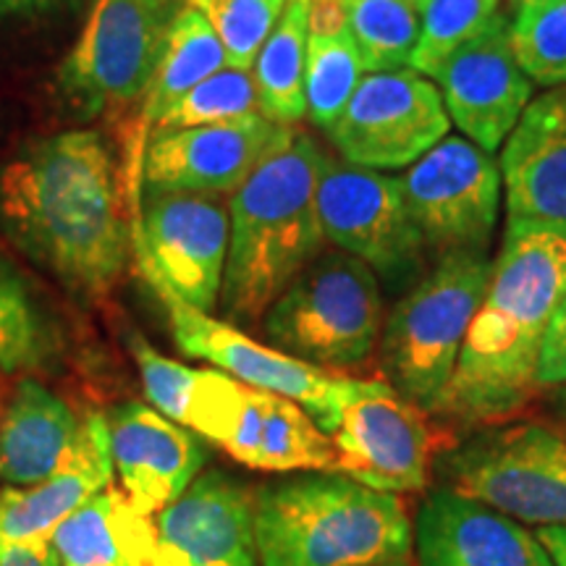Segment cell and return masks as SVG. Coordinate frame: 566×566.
Returning <instances> with one entry per match:
<instances>
[{
	"label": "cell",
	"instance_id": "6da1fadb",
	"mask_svg": "<svg viewBox=\"0 0 566 566\" xmlns=\"http://www.w3.org/2000/svg\"><path fill=\"white\" fill-rule=\"evenodd\" d=\"M132 192L95 129L42 137L0 168V221L71 292L103 300L132 254Z\"/></svg>",
	"mask_w": 566,
	"mask_h": 566
},
{
	"label": "cell",
	"instance_id": "7a4b0ae2",
	"mask_svg": "<svg viewBox=\"0 0 566 566\" xmlns=\"http://www.w3.org/2000/svg\"><path fill=\"white\" fill-rule=\"evenodd\" d=\"M566 294V229L509 221L504 250L433 415L475 428L520 412L537 391V359Z\"/></svg>",
	"mask_w": 566,
	"mask_h": 566
},
{
	"label": "cell",
	"instance_id": "3957f363",
	"mask_svg": "<svg viewBox=\"0 0 566 566\" xmlns=\"http://www.w3.org/2000/svg\"><path fill=\"white\" fill-rule=\"evenodd\" d=\"M325 153L296 129L254 168L229 202L221 313L231 325L263 321L286 286L323 254L317 179Z\"/></svg>",
	"mask_w": 566,
	"mask_h": 566
},
{
	"label": "cell",
	"instance_id": "277c9868",
	"mask_svg": "<svg viewBox=\"0 0 566 566\" xmlns=\"http://www.w3.org/2000/svg\"><path fill=\"white\" fill-rule=\"evenodd\" d=\"M260 566H380L412 558L405 501L342 472H294L252 506Z\"/></svg>",
	"mask_w": 566,
	"mask_h": 566
},
{
	"label": "cell",
	"instance_id": "5b68a950",
	"mask_svg": "<svg viewBox=\"0 0 566 566\" xmlns=\"http://www.w3.org/2000/svg\"><path fill=\"white\" fill-rule=\"evenodd\" d=\"M485 252L438 258L433 271L396 302L380 331V365L396 391L433 415L454 375L467 331L491 283Z\"/></svg>",
	"mask_w": 566,
	"mask_h": 566
},
{
	"label": "cell",
	"instance_id": "8992f818",
	"mask_svg": "<svg viewBox=\"0 0 566 566\" xmlns=\"http://www.w3.org/2000/svg\"><path fill=\"white\" fill-rule=\"evenodd\" d=\"M260 323L268 344L321 370L363 365L384 331L378 275L342 250L321 254Z\"/></svg>",
	"mask_w": 566,
	"mask_h": 566
},
{
	"label": "cell",
	"instance_id": "52a82bcc",
	"mask_svg": "<svg viewBox=\"0 0 566 566\" xmlns=\"http://www.w3.org/2000/svg\"><path fill=\"white\" fill-rule=\"evenodd\" d=\"M168 0H92L80 38L55 84L76 116L122 113L145 95L163 38Z\"/></svg>",
	"mask_w": 566,
	"mask_h": 566
},
{
	"label": "cell",
	"instance_id": "ba28073f",
	"mask_svg": "<svg viewBox=\"0 0 566 566\" xmlns=\"http://www.w3.org/2000/svg\"><path fill=\"white\" fill-rule=\"evenodd\" d=\"M446 485L516 522L566 527V438L546 424L488 430L451 451Z\"/></svg>",
	"mask_w": 566,
	"mask_h": 566
},
{
	"label": "cell",
	"instance_id": "9c48e42d",
	"mask_svg": "<svg viewBox=\"0 0 566 566\" xmlns=\"http://www.w3.org/2000/svg\"><path fill=\"white\" fill-rule=\"evenodd\" d=\"M132 254L155 294L212 315L229 258V210L218 197L142 195L132 208Z\"/></svg>",
	"mask_w": 566,
	"mask_h": 566
},
{
	"label": "cell",
	"instance_id": "30bf717a",
	"mask_svg": "<svg viewBox=\"0 0 566 566\" xmlns=\"http://www.w3.org/2000/svg\"><path fill=\"white\" fill-rule=\"evenodd\" d=\"M325 242L363 260L391 286H407L424 263V239L409 212L399 176L325 155L317 179Z\"/></svg>",
	"mask_w": 566,
	"mask_h": 566
},
{
	"label": "cell",
	"instance_id": "8fae6325",
	"mask_svg": "<svg viewBox=\"0 0 566 566\" xmlns=\"http://www.w3.org/2000/svg\"><path fill=\"white\" fill-rule=\"evenodd\" d=\"M336 472L386 493H420L430 478L433 436L424 412L386 380H349L334 428Z\"/></svg>",
	"mask_w": 566,
	"mask_h": 566
},
{
	"label": "cell",
	"instance_id": "7c38bea8",
	"mask_svg": "<svg viewBox=\"0 0 566 566\" xmlns=\"http://www.w3.org/2000/svg\"><path fill=\"white\" fill-rule=\"evenodd\" d=\"M441 90L412 69L363 76L328 137L342 160L370 171H401L449 134Z\"/></svg>",
	"mask_w": 566,
	"mask_h": 566
},
{
	"label": "cell",
	"instance_id": "4fadbf2b",
	"mask_svg": "<svg viewBox=\"0 0 566 566\" xmlns=\"http://www.w3.org/2000/svg\"><path fill=\"white\" fill-rule=\"evenodd\" d=\"M399 181L430 252H485L504 197V176L491 153L467 137H443Z\"/></svg>",
	"mask_w": 566,
	"mask_h": 566
},
{
	"label": "cell",
	"instance_id": "5bb4252c",
	"mask_svg": "<svg viewBox=\"0 0 566 566\" xmlns=\"http://www.w3.org/2000/svg\"><path fill=\"white\" fill-rule=\"evenodd\" d=\"M294 126L263 113L237 122L153 132L142 153V195L231 197Z\"/></svg>",
	"mask_w": 566,
	"mask_h": 566
},
{
	"label": "cell",
	"instance_id": "9a60e30c",
	"mask_svg": "<svg viewBox=\"0 0 566 566\" xmlns=\"http://www.w3.org/2000/svg\"><path fill=\"white\" fill-rule=\"evenodd\" d=\"M158 296L168 310L174 342L184 354L205 359L216 370L231 375L247 386L296 401L328 436V430L334 428L346 378H336L328 370L302 363L271 344L254 342L237 325L200 313L171 294Z\"/></svg>",
	"mask_w": 566,
	"mask_h": 566
},
{
	"label": "cell",
	"instance_id": "2e32d148",
	"mask_svg": "<svg viewBox=\"0 0 566 566\" xmlns=\"http://www.w3.org/2000/svg\"><path fill=\"white\" fill-rule=\"evenodd\" d=\"M254 493L223 470H208L153 516V541L137 566H258Z\"/></svg>",
	"mask_w": 566,
	"mask_h": 566
},
{
	"label": "cell",
	"instance_id": "e0dca14e",
	"mask_svg": "<svg viewBox=\"0 0 566 566\" xmlns=\"http://www.w3.org/2000/svg\"><path fill=\"white\" fill-rule=\"evenodd\" d=\"M436 80L451 124L491 155L509 139L533 97V80L516 61L501 13L443 63Z\"/></svg>",
	"mask_w": 566,
	"mask_h": 566
},
{
	"label": "cell",
	"instance_id": "ac0fdd59",
	"mask_svg": "<svg viewBox=\"0 0 566 566\" xmlns=\"http://www.w3.org/2000/svg\"><path fill=\"white\" fill-rule=\"evenodd\" d=\"M210 441L252 470L336 472L331 438L286 396L231 380L212 417Z\"/></svg>",
	"mask_w": 566,
	"mask_h": 566
},
{
	"label": "cell",
	"instance_id": "d6986e66",
	"mask_svg": "<svg viewBox=\"0 0 566 566\" xmlns=\"http://www.w3.org/2000/svg\"><path fill=\"white\" fill-rule=\"evenodd\" d=\"M105 422L122 491L139 514L163 512L202 475L208 451L200 436L155 407L126 401Z\"/></svg>",
	"mask_w": 566,
	"mask_h": 566
},
{
	"label": "cell",
	"instance_id": "ffe728a7",
	"mask_svg": "<svg viewBox=\"0 0 566 566\" xmlns=\"http://www.w3.org/2000/svg\"><path fill=\"white\" fill-rule=\"evenodd\" d=\"M412 527L417 566H551L530 530L449 485L424 495Z\"/></svg>",
	"mask_w": 566,
	"mask_h": 566
},
{
	"label": "cell",
	"instance_id": "44dd1931",
	"mask_svg": "<svg viewBox=\"0 0 566 566\" xmlns=\"http://www.w3.org/2000/svg\"><path fill=\"white\" fill-rule=\"evenodd\" d=\"M509 221L566 229V84L527 105L501 155Z\"/></svg>",
	"mask_w": 566,
	"mask_h": 566
},
{
	"label": "cell",
	"instance_id": "7402d4cb",
	"mask_svg": "<svg viewBox=\"0 0 566 566\" xmlns=\"http://www.w3.org/2000/svg\"><path fill=\"white\" fill-rule=\"evenodd\" d=\"M113 472L108 422L105 415H90L80 449L66 467L38 485L0 493V543L51 541L53 530L71 512L111 488Z\"/></svg>",
	"mask_w": 566,
	"mask_h": 566
},
{
	"label": "cell",
	"instance_id": "603a6c76",
	"mask_svg": "<svg viewBox=\"0 0 566 566\" xmlns=\"http://www.w3.org/2000/svg\"><path fill=\"white\" fill-rule=\"evenodd\" d=\"M84 436V420L59 394L21 378L0 420V480L30 488L71 462Z\"/></svg>",
	"mask_w": 566,
	"mask_h": 566
},
{
	"label": "cell",
	"instance_id": "cb8c5ba5",
	"mask_svg": "<svg viewBox=\"0 0 566 566\" xmlns=\"http://www.w3.org/2000/svg\"><path fill=\"white\" fill-rule=\"evenodd\" d=\"M153 516L139 514L122 488H105L53 530L61 566H137L153 541Z\"/></svg>",
	"mask_w": 566,
	"mask_h": 566
},
{
	"label": "cell",
	"instance_id": "d4e9b609",
	"mask_svg": "<svg viewBox=\"0 0 566 566\" xmlns=\"http://www.w3.org/2000/svg\"><path fill=\"white\" fill-rule=\"evenodd\" d=\"M229 66L223 42L218 40L210 21L187 3L168 21L158 63L145 87L139 126L142 134L153 129L155 122L189 90Z\"/></svg>",
	"mask_w": 566,
	"mask_h": 566
},
{
	"label": "cell",
	"instance_id": "484cf974",
	"mask_svg": "<svg viewBox=\"0 0 566 566\" xmlns=\"http://www.w3.org/2000/svg\"><path fill=\"white\" fill-rule=\"evenodd\" d=\"M310 0H286L279 24L252 66L260 113L275 124L296 126L307 116L304 69H307Z\"/></svg>",
	"mask_w": 566,
	"mask_h": 566
},
{
	"label": "cell",
	"instance_id": "4316f807",
	"mask_svg": "<svg viewBox=\"0 0 566 566\" xmlns=\"http://www.w3.org/2000/svg\"><path fill=\"white\" fill-rule=\"evenodd\" d=\"M344 11L367 74L409 66L420 38V11L409 0H344Z\"/></svg>",
	"mask_w": 566,
	"mask_h": 566
},
{
	"label": "cell",
	"instance_id": "83f0119b",
	"mask_svg": "<svg viewBox=\"0 0 566 566\" xmlns=\"http://www.w3.org/2000/svg\"><path fill=\"white\" fill-rule=\"evenodd\" d=\"M45 317L21 275L0 258V370L34 373L51 359Z\"/></svg>",
	"mask_w": 566,
	"mask_h": 566
},
{
	"label": "cell",
	"instance_id": "f1b7e54d",
	"mask_svg": "<svg viewBox=\"0 0 566 566\" xmlns=\"http://www.w3.org/2000/svg\"><path fill=\"white\" fill-rule=\"evenodd\" d=\"M499 3L501 0H428L409 69L436 80L443 63L485 30L499 13Z\"/></svg>",
	"mask_w": 566,
	"mask_h": 566
},
{
	"label": "cell",
	"instance_id": "f546056e",
	"mask_svg": "<svg viewBox=\"0 0 566 566\" xmlns=\"http://www.w3.org/2000/svg\"><path fill=\"white\" fill-rule=\"evenodd\" d=\"M260 113L258 87L252 71L226 66L181 95L171 108L155 122L153 132L192 129V126L237 122Z\"/></svg>",
	"mask_w": 566,
	"mask_h": 566
},
{
	"label": "cell",
	"instance_id": "4dcf8cb0",
	"mask_svg": "<svg viewBox=\"0 0 566 566\" xmlns=\"http://www.w3.org/2000/svg\"><path fill=\"white\" fill-rule=\"evenodd\" d=\"M223 42L229 66L252 71L286 0H189Z\"/></svg>",
	"mask_w": 566,
	"mask_h": 566
},
{
	"label": "cell",
	"instance_id": "1f68e13d",
	"mask_svg": "<svg viewBox=\"0 0 566 566\" xmlns=\"http://www.w3.org/2000/svg\"><path fill=\"white\" fill-rule=\"evenodd\" d=\"M509 38L530 80L546 87L566 84V0H551L541 9L514 17Z\"/></svg>",
	"mask_w": 566,
	"mask_h": 566
},
{
	"label": "cell",
	"instance_id": "d6a6232c",
	"mask_svg": "<svg viewBox=\"0 0 566 566\" xmlns=\"http://www.w3.org/2000/svg\"><path fill=\"white\" fill-rule=\"evenodd\" d=\"M132 357L137 363L142 386H145L147 399L158 409L160 415H166L168 420L179 422L187 428L189 409L195 401V386H197V373L195 367H187L176 359L163 357L150 342L134 336L132 338Z\"/></svg>",
	"mask_w": 566,
	"mask_h": 566
},
{
	"label": "cell",
	"instance_id": "836d02e7",
	"mask_svg": "<svg viewBox=\"0 0 566 566\" xmlns=\"http://www.w3.org/2000/svg\"><path fill=\"white\" fill-rule=\"evenodd\" d=\"M562 384H566V294L551 317L541 346V359H537V386Z\"/></svg>",
	"mask_w": 566,
	"mask_h": 566
},
{
	"label": "cell",
	"instance_id": "e575fe53",
	"mask_svg": "<svg viewBox=\"0 0 566 566\" xmlns=\"http://www.w3.org/2000/svg\"><path fill=\"white\" fill-rule=\"evenodd\" d=\"M0 566H61L51 541L0 543Z\"/></svg>",
	"mask_w": 566,
	"mask_h": 566
},
{
	"label": "cell",
	"instance_id": "d590c367",
	"mask_svg": "<svg viewBox=\"0 0 566 566\" xmlns=\"http://www.w3.org/2000/svg\"><path fill=\"white\" fill-rule=\"evenodd\" d=\"M69 0H0V21L6 19H30L61 9Z\"/></svg>",
	"mask_w": 566,
	"mask_h": 566
},
{
	"label": "cell",
	"instance_id": "8d00e7d4",
	"mask_svg": "<svg viewBox=\"0 0 566 566\" xmlns=\"http://www.w3.org/2000/svg\"><path fill=\"white\" fill-rule=\"evenodd\" d=\"M554 566H566V527H541L535 533Z\"/></svg>",
	"mask_w": 566,
	"mask_h": 566
},
{
	"label": "cell",
	"instance_id": "74e56055",
	"mask_svg": "<svg viewBox=\"0 0 566 566\" xmlns=\"http://www.w3.org/2000/svg\"><path fill=\"white\" fill-rule=\"evenodd\" d=\"M546 3H551V0H512V9H514L516 17H520V13L535 11V9H541V6H546Z\"/></svg>",
	"mask_w": 566,
	"mask_h": 566
},
{
	"label": "cell",
	"instance_id": "f35d334b",
	"mask_svg": "<svg viewBox=\"0 0 566 566\" xmlns=\"http://www.w3.org/2000/svg\"><path fill=\"white\" fill-rule=\"evenodd\" d=\"M380 566H415L412 558H401V562H391V564H380Z\"/></svg>",
	"mask_w": 566,
	"mask_h": 566
},
{
	"label": "cell",
	"instance_id": "ab89813d",
	"mask_svg": "<svg viewBox=\"0 0 566 566\" xmlns=\"http://www.w3.org/2000/svg\"><path fill=\"white\" fill-rule=\"evenodd\" d=\"M409 3H412V6H415V9L422 13V9H424V6H428V0H409Z\"/></svg>",
	"mask_w": 566,
	"mask_h": 566
},
{
	"label": "cell",
	"instance_id": "60d3db41",
	"mask_svg": "<svg viewBox=\"0 0 566 566\" xmlns=\"http://www.w3.org/2000/svg\"><path fill=\"white\" fill-rule=\"evenodd\" d=\"M562 407H564V420H566V391H564V396H562Z\"/></svg>",
	"mask_w": 566,
	"mask_h": 566
},
{
	"label": "cell",
	"instance_id": "b9f144b4",
	"mask_svg": "<svg viewBox=\"0 0 566 566\" xmlns=\"http://www.w3.org/2000/svg\"><path fill=\"white\" fill-rule=\"evenodd\" d=\"M551 566H554V562H551Z\"/></svg>",
	"mask_w": 566,
	"mask_h": 566
}]
</instances>
